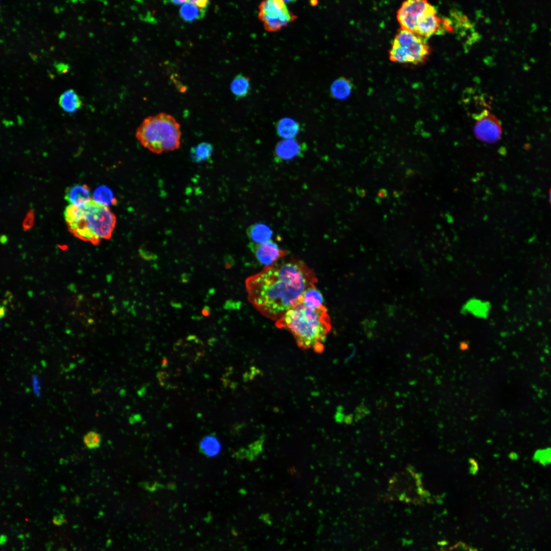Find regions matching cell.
Listing matches in <instances>:
<instances>
[{"label": "cell", "instance_id": "obj_18", "mask_svg": "<svg viewBox=\"0 0 551 551\" xmlns=\"http://www.w3.org/2000/svg\"><path fill=\"white\" fill-rule=\"evenodd\" d=\"M301 302L305 306L312 309L317 310L325 307L322 295L314 285L305 291Z\"/></svg>", "mask_w": 551, "mask_h": 551}, {"label": "cell", "instance_id": "obj_11", "mask_svg": "<svg viewBox=\"0 0 551 551\" xmlns=\"http://www.w3.org/2000/svg\"><path fill=\"white\" fill-rule=\"evenodd\" d=\"M442 19L437 15L435 7L427 12L418 22L415 33L424 38L440 33Z\"/></svg>", "mask_w": 551, "mask_h": 551}, {"label": "cell", "instance_id": "obj_9", "mask_svg": "<svg viewBox=\"0 0 551 551\" xmlns=\"http://www.w3.org/2000/svg\"><path fill=\"white\" fill-rule=\"evenodd\" d=\"M473 131L479 140L491 143L496 142L500 138L502 129L498 119L486 110L478 116Z\"/></svg>", "mask_w": 551, "mask_h": 551}, {"label": "cell", "instance_id": "obj_26", "mask_svg": "<svg viewBox=\"0 0 551 551\" xmlns=\"http://www.w3.org/2000/svg\"><path fill=\"white\" fill-rule=\"evenodd\" d=\"M65 522L66 519L64 518V515L63 514L55 515L53 518V522L56 525H61Z\"/></svg>", "mask_w": 551, "mask_h": 551}, {"label": "cell", "instance_id": "obj_27", "mask_svg": "<svg viewBox=\"0 0 551 551\" xmlns=\"http://www.w3.org/2000/svg\"><path fill=\"white\" fill-rule=\"evenodd\" d=\"M33 386L35 393L37 396H39L40 395V388L39 380L36 375L33 376Z\"/></svg>", "mask_w": 551, "mask_h": 551}, {"label": "cell", "instance_id": "obj_5", "mask_svg": "<svg viewBox=\"0 0 551 551\" xmlns=\"http://www.w3.org/2000/svg\"><path fill=\"white\" fill-rule=\"evenodd\" d=\"M388 495L406 503L421 505L431 501L421 474L411 465L394 473L388 483Z\"/></svg>", "mask_w": 551, "mask_h": 551}, {"label": "cell", "instance_id": "obj_32", "mask_svg": "<svg viewBox=\"0 0 551 551\" xmlns=\"http://www.w3.org/2000/svg\"><path fill=\"white\" fill-rule=\"evenodd\" d=\"M162 366H163V367H165V366H167V364H168V361H167V359H166L165 358H164L163 359V360H162Z\"/></svg>", "mask_w": 551, "mask_h": 551}, {"label": "cell", "instance_id": "obj_19", "mask_svg": "<svg viewBox=\"0 0 551 551\" xmlns=\"http://www.w3.org/2000/svg\"><path fill=\"white\" fill-rule=\"evenodd\" d=\"M93 199L97 203L108 207L116 204L117 202L111 190L104 185L99 186L94 190Z\"/></svg>", "mask_w": 551, "mask_h": 551}, {"label": "cell", "instance_id": "obj_1", "mask_svg": "<svg viewBox=\"0 0 551 551\" xmlns=\"http://www.w3.org/2000/svg\"><path fill=\"white\" fill-rule=\"evenodd\" d=\"M315 282L314 272L303 261L284 257L248 277L245 284L249 302L262 314L279 320Z\"/></svg>", "mask_w": 551, "mask_h": 551}, {"label": "cell", "instance_id": "obj_15", "mask_svg": "<svg viewBox=\"0 0 551 551\" xmlns=\"http://www.w3.org/2000/svg\"><path fill=\"white\" fill-rule=\"evenodd\" d=\"M59 104L64 111L68 113H73L82 107V102L74 90L68 89L60 95Z\"/></svg>", "mask_w": 551, "mask_h": 551}, {"label": "cell", "instance_id": "obj_7", "mask_svg": "<svg viewBox=\"0 0 551 551\" xmlns=\"http://www.w3.org/2000/svg\"><path fill=\"white\" fill-rule=\"evenodd\" d=\"M258 17L268 32H277L293 21L297 16L281 0H268L259 5Z\"/></svg>", "mask_w": 551, "mask_h": 551}, {"label": "cell", "instance_id": "obj_25", "mask_svg": "<svg viewBox=\"0 0 551 551\" xmlns=\"http://www.w3.org/2000/svg\"><path fill=\"white\" fill-rule=\"evenodd\" d=\"M533 459L534 461L542 465L551 464V447L536 450L534 454Z\"/></svg>", "mask_w": 551, "mask_h": 551}, {"label": "cell", "instance_id": "obj_17", "mask_svg": "<svg viewBox=\"0 0 551 551\" xmlns=\"http://www.w3.org/2000/svg\"><path fill=\"white\" fill-rule=\"evenodd\" d=\"M206 10L201 9L192 3L191 1H186L180 9V15L185 21L192 22L203 18Z\"/></svg>", "mask_w": 551, "mask_h": 551}, {"label": "cell", "instance_id": "obj_16", "mask_svg": "<svg viewBox=\"0 0 551 551\" xmlns=\"http://www.w3.org/2000/svg\"><path fill=\"white\" fill-rule=\"evenodd\" d=\"M230 89L237 99L246 97L251 90L249 78L242 73L236 75L231 83Z\"/></svg>", "mask_w": 551, "mask_h": 551}, {"label": "cell", "instance_id": "obj_24", "mask_svg": "<svg viewBox=\"0 0 551 551\" xmlns=\"http://www.w3.org/2000/svg\"><path fill=\"white\" fill-rule=\"evenodd\" d=\"M83 441L86 447L90 449L98 448L102 442L101 435L94 431H89L83 437Z\"/></svg>", "mask_w": 551, "mask_h": 551}, {"label": "cell", "instance_id": "obj_23", "mask_svg": "<svg viewBox=\"0 0 551 551\" xmlns=\"http://www.w3.org/2000/svg\"><path fill=\"white\" fill-rule=\"evenodd\" d=\"M213 151L212 145L207 142L201 143L191 148L190 156L196 163H199L210 158Z\"/></svg>", "mask_w": 551, "mask_h": 551}, {"label": "cell", "instance_id": "obj_3", "mask_svg": "<svg viewBox=\"0 0 551 551\" xmlns=\"http://www.w3.org/2000/svg\"><path fill=\"white\" fill-rule=\"evenodd\" d=\"M64 216L69 231L81 240L98 244L101 239H109L116 223V218L109 208L93 199L83 208L69 205Z\"/></svg>", "mask_w": 551, "mask_h": 551}, {"label": "cell", "instance_id": "obj_14", "mask_svg": "<svg viewBox=\"0 0 551 551\" xmlns=\"http://www.w3.org/2000/svg\"><path fill=\"white\" fill-rule=\"evenodd\" d=\"M246 234L253 242L261 243L270 240L272 232L267 225L258 223L250 226Z\"/></svg>", "mask_w": 551, "mask_h": 551}, {"label": "cell", "instance_id": "obj_21", "mask_svg": "<svg viewBox=\"0 0 551 551\" xmlns=\"http://www.w3.org/2000/svg\"><path fill=\"white\" fill-rule=\"evenodd\" d=\"M300 152L297 142L290 139L279 143L276 149L277 156L283 159H288L297 155Z\"/></svg>", "mask_w": 551, "mask_h": 551}, {"label": "cell", "instance_id": "obj_30", "mask_svg": "<svg viewBox=\"0 0 551 551\" xmlns=\"http://www.w3.org/2000/svg\"><path fill=\"white\" fill-rule=\"evenodd\" d=\"M7 540V536L6 535L2 534L1 536L0 544L1 545H4Z\"/></svg>", "mask_w": 551, "mask_h": 551}, {"label": "cell", "instance_id": "obj_13", "mask_svg": "<svg viewBox=\"0 0 551 551\" xmlns=\"http://www.w3.org/2000/svg\"><path fill=\"white\" fill-rule=\"evenodd\" d=\"M353 84L348 79L340 77L335 79L330 86V94L332 97L338 100H345L348 98L352 93Z\"/></svg>", "mask_w": 551, "mask_h": 551}, {"label": "cell", "instance_id": "obj_29", "mask_svg": "<svg viewBox=\"0 0 551 551\" xmlns=\"http://www.w3.org/2000/svg\"><path fill=\"white\" fill-rule=\"evenodd\" d=\"M56 68L59 73H63L67 72V71L69 69V66L68 65H66L65 64L59 63L57 64V65H56Z\"/></svg>", "mask_w": 551, "mask_h": 551}, {"label": "cell", "instance_id": "obj_12", "mask_svg": "<svg viewBox=\"0 0 551 551\" xmlns=\"http://www.w3.org/2000/svg\"><path fill=\"white\" fill-rule=\"evenodd\" d=\"M65 199L70 205L83 208L91 200L90 188L85 184H76L67 187Z\"/></svg>", "mask_w": 551, "mask_h": 551}, {"label": "cell", "instance_id": "obj_20", "mask_svg": "<svg viewBox=\"0 0 551 551\" xmlns=\"http://www.w3.org/2000/svg\"><path fill=\"white\" fill-rule=\"evenodd\" d=\"M220 448L219 440L212 435L204 437L199 443L201 452L209 457L216 456L220 452Z\"/></svg>", "mask_w": 551, "mask_h": 551}, {"label": "cell", "instance_id": "obj_10", "mask_svg": "<svg viewBox=\"0 0 551 551\" xmlns=\"http://www.w3.org/2000/svg\"><path fill=\"white\" fill-rule=\"evenodd\" d=\"M249 247L258 261L265 267L275 263L288 254L287 251L281 249L271 240L261 243L251 242Z\"/></svg>", "mask_w": 551, "mask_h": 551}, {"label": "cell", "instance_id": "obj_22", "mask_svg": "<svg viewBox=\"0 0 551 551\" xmlns=\"http://www.w3.org/2000/svg\"><path fill=\"white\" fill-rule=\"evenodd\" d=\"M299 126L294 120L284 118L278 123L277 131L278 134L286 139H291L298 133Z\"/></svg>", "mask_w": 551, "mask_h": 551}, {"label": "cell", "instance_id": "obj_6", "mask_svg": "<svg viewBox=\"0 0 551 551\" xmlns=\"http://www.w3.org/2000/svg\"><path fill=\"white\" fill-rule=\"evenodd\" d=\"M429 54L430 47L425 38L401 29L393 40L389 57L393 62L418 64L424 62Z\"/></svg>", "mask_w": 551, "mask_h": 551}, {"label": "cell", "instance_id": "obj_2", "mask_svg": "<svg viewBox=\"0 0 551 551\" xmlns=\"http://www.w3.org/2000/svg\"><path fill=\"white\" fill-rule=\"evenodd\" d=\"M278 322L290 331L299 347L318 353L323 351V342L331 328L325 307L312 309L302 302L287 311Z\"/></svg>", "mask_w": 551, "mask_h": 551}, {"label": "cell", "instance_id": "obj_8", "mask_svg": "<svg viewBox=\"0 0 551 551\" xmlns=\"http://www.w3.org/2000/svg\"><path fill=\"white\" fill-rule=\"evenodd\" d=\"M434 7L423 0L404 2L397 11V18L401 29L415 32L421 18Z\"/></svg>", "mask_w": 551, "mask_h": 551}, {"label": "cell", "instance_id": "obj_33", "mask_svg": "<svg viewBox=\"0 0 551 551\" xmlns=\"http://www.w3.org/2000/svg\"><path fill=\"white\" fill-rule=\"evenodd\" d=\"M549 199H550V204H551V188L549 190Z\"/></svg>", "mask_w": 551, "mask_h": 551}, {"label": "cell", "instance_id": "obj_4", "mask_svg": "<svg viewBox=\"0 0 551 551\" xmlns=\"http://www.w3.org/2000/svg\"><path fill=\"white\" fill-rule=\"evenodd\" d=\"M181 136L180 123L172 116L165 113L145 118L135 132L140 143L156 154L179 148Z\"/></svg>", "mask_w": 551, "mask_h": 551}, {"label": "cell", "instance_id": "obj_31", "mask_svg": "<svg viewBox=\"0 0 551 551\" xmlns=\"http://www.w3.org/2000/svg\"><path fill=\"white\" fill-rule=\"evenodd\" d=\"M170 2L172 4L179 5L184 4L186 2V1H170Z\"/></svg>", "mask_w": 551, "mask_h": 551}, {"label": "cell", "instance_id": "obj_28", "mask_svg": "<svg viewBox=\"0 0 551 551\" xmlns=\"http://www.w3.org/2000/svg\"><path fill=\"white\" fill-rule=\"evenodd\" d=\"M191 2L199 8L205 10H207L209 5V1H191Z\"/></svg>", "mask_w": 551, "mask_h": 551}]
</instances>
